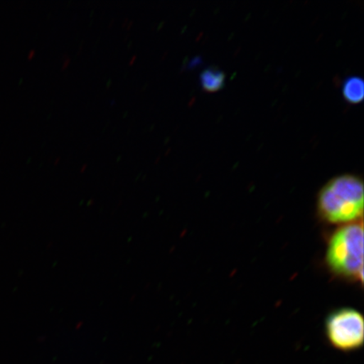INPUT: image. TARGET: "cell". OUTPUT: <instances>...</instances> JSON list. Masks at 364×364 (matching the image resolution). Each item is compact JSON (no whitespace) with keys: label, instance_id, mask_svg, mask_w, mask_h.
<instances>
[{"label":"cell","instance_id":"obj_1","mask_svg":"<svg viewBox=\"0 0 364 364\" xmlns=\"http://www.w3.org/2000/svg\"><path fill=\"white\" fill-rule=\"evenodd\" d=\"M363 182L346 174L334 177L318 193L317 213L323 221L341 226L362 221Z\"/></svg>","mask_w":364,"mask_h":364},{"label":"cell","instance_id":"obj_2","mask_svg":"<svg viewBox=\"0 0 364 364\" xmlns=\"http://www.w3.org/2000/svg\"><path fill=\"white\" fill-rule=\"evenodd\" d=\"M326 263L336 276L346 280L363 281V226L359 221L341 226L331 235Z\"/></svg>","mask_w":364,"mask_h":364},{"label":"cell","instance_id":"obj_3","mask_svg":"<svg viewBox=\"0 0 364 364\" xmlns=\"http://www.w3.org/2000/svg\"><path fill=\"white\" fill-rule=\"evenodd\" d=\"M325 335L331 347L338 351H357L364 343L362 314L352 308L339 309L331 312L325 322Z\"/></svg>","mask_w":364,"mask_h":364},{"label":"cell","instance_id":"obj_4","mask_svg":"<svg viewBox=\"0 0 364 364\" xmlns=\"http://www.w3.org/2000/svg\"><path fill=\"white\" fill-rule=\"evenodd\" d=\"M343 93L346 101L358 103L364 97V82L360 77L352 76L346 80L343 86Z\"/></svg>","mask_w":364,"mask_h":364},{"label":"cell","instance_id":"obj_5","mask_svg":"<svg viewBox=\"0 0 364 364\" xmlns=\"http://www.w3.org/2000/svg\"><path fill=\"white\" fill-rule=\"evenodd\" d=\"M225 76L224 73L217 68H209L204 70L201 75V83L203 88L210 92L217 91L223 87L225 83Z\"/></svg>","mask_w":364,"mask_h":364}]
</instances>
